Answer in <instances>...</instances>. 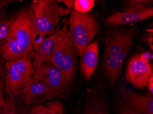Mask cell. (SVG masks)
Returning a JSON list of instances; mask_svg holds the SVG:
<instances>
[{
    "label": "cell",
    "instance_id": "1",
    "mask_svg": "<svg viewBox=\"0 0 153 114\" xmlns=\"http://www.w3.org/2000/svg\"><path fill=\"white\" fill-rule=\"evenodd\" d=\"M11 21L7 37L0 43V57L7 61L32 59L33 43L38 33L31 7L19 10Z\"/></svg>",
    "mask_w": 153,
    "mask_h": 114
},
{
    "label": "cell",
    "instance_id": "10",
    "mask_svg": "<svg viewBox=\"0 0 153 114\" xmlns=\"http://www.w3.org/2000/svg\"><path fill=\"white\" fill-rule=\"evenodd\" d=\"M24 104L25 106L36 105L56 97L66 98L63 95L42 81L33 79L24 94Z\"/></svg>",
    "mask_w": 153,
    "mask_h": 114
},
{
    "label": "cell",
    "instance_id": "18",
    "mask_svg": "<svg viewBox=\"0 0 153 114\" xmlns=\"http://www.w3.org/2000/svg\"><path fill=\"white\" fill-rule=\"evenodd\" d=\"M94 4V0H75L74 9L79 13H86L92 9Z\"/></svg>",
    "mask_w": 153,
    "mask_h": 114
},
{
    "label": "cell",
    "instance_id": "5",
    "mask_svg": "<svg viewBox=\"0 0 153 114\" xmlns=\"http://www.w3.org/2000/svg\"><path fill=\"white\" fill-rule=\"evenodd\" d=\"M68 24L70 36L81 56L98 32L99 24L91 14L79 13L73 9Z\"/></svg>",
    "mask_w": 153,
    "mask_h": 114
},
{
    "label": "cell",
    "instance_id": "7",
    "mask_svg": "<svg viewBox=\"0 0 153 114\" xmlns=\"http://www.w3.org/2000/svg\"><path fill=\"white\" fill-rule=\"evenodd\" d=\"M153 74V68L150 63L146 62L135 55L130 59L126 70V81L139 89L147 85L149 77Z\"/></svg>",
    "mask_w": 153,
    "mask_h": 114
},
{
    "label": "cell",
    "instance_id": "28",
    "mask_svg": "<svg viewBox=\"0 0 153 114\" xmlns=\"http://www.w3.org/2000/svg\"><path fill=\"white\" fill-rule=\"evenodd\" d=\"M146 38L148 43L150 46L151 49L153 50V33H151L149 36L147 37Z\"/></svg>",
    "mask_w": 153,
    "mask_h": 114
},
{
    "label": "cell",
    "instance_id": "26",
    "mask_svg": "<svg viewBox=\"0 0 153 114\" xmlns=\"http://www.w3.org/2000/svg\"><path fill=\"white\" fill-rule=\"evenodd\" d=\"M62 2L66 5L67 7V8L70 10L71 8H73L74 7V1L72 0H63L62 1Z\"/></svg>",
    "mask_w": 153,
    "mask_h": 114
},
{
    "label": "cell",
    "instance_id": "8",
    "mask_svg": "<svg viewBox=\"0 0 153 114\" xmlns=\"http://www.w3.org/2000/svg\"><path fill=\"white\" fill-rule=\"evenodd\" d=\"M137 31L136 26L120 27L111 30L105 38L104 60L115 55L127 44L134 42Z\"/></svg>",
    "mask_w": 153,
    "mask_h": 114
},
{
    "label": "cell",
    "instance_id": "6",
    "mask_svg": "<svg viewBox=\"0 0 153 114\" xmlns=\"http://www.w3.org/2000/svg\"><path fill=\"white\" fill-rule=\"evenodd\" d=\"M33 79L46 83L65 98L68 96L72 90L71 83L51 62L44 63L35 69Z\"/></svg>",
    "mask_w": 153,
    "mask_h": 114
},
{
    "label": "cell",
    "instance_id": "21",
    "mask_svg": "<svg viewBox=\"0 0 153 114\" xmlns=\"http://www.w3.org/2000/svg\"><path fill=\"white\" fill-rule=\"evenodd\" d=\"M15 101H11L9 97H6L4 102L0 109V114H10Z\"/></svg>",
    "mask_w": 153,
    "mask_h": 114
},
{
    "label": "cell",
    "instance_id": "4",
    "mask_svg": "<svg viewBox=\"0 0 153 114\" xmlns=\"http://www.w3.org/2000/svg\"><path fill=\"white\" fill-rule=\"evenodd\" d=\"M34 21L41 37L50 35L59 24L60 19L68 16L70 10L60 6L54 0H37L30 3Z\"/></svg>",
    "mask_w": 153,
    "mask_h": 114
},
{
    "label": "cell",
    "instance_id": "15",
    "mask_svg": "<svg viewBox=\"0 0 153 114\" xmlns=\"http://www.w3.org/2000/svg\"><path fill=\"white\" fill-rule=\"evenodd\" d=\"M99 43L97 40L90 43L81 56L80 69L86 80L91 77L97 67L99 61Z\"/></svg>",
    "mask_w": 153,
    "mask_h": 114
},
{
    "label": "cell",
    "instance_id": "23",
    "mask_svg": "<svg viewBox=\"0 0 153 114\" xmlns=\"http://www.w3.org/2000/svg\"><path fill=\"white\" fill-rule=\"evenodd\" d=\"M139 57L140 59L146 62L150 63V61L153 59L152 54L148 51L142 53L141 54L139 55Z\"/></svg>",
    "mask_w": 153,
    "mask_h": 114
},
{
    "label": "cell",
    "instance_id": "22",
    "mask_svg": "<svg viewBox=\"0 0 153 114\" xmlns=\"http://www.w3.org/2000/svg\"><path fill=\"white\" fill-rule=\"evenodd\" d=\"M13 1L9 0H0V22L4 20V15L3 9L4 7L13 2Z\"/></svg>",
    "mask_w": 153,
    "mask_h": 114
},
{
    "label": "cell",
    "instance_id": "12",
    "mask_svg": "<svg viewBox=\"0 0 153 114\" xmlns=\"http://www.w3.org/2000/svg\"><path fill=\"white\" fill-rule=\"evenodd\" d=\"M153 15V7L135 6L125 12H118L110 15L105 20V24L108 26L129 25L140 22Z\"/></svg>",
    "mask_w": 153,
    "mask_h": 114
},
{
    "label": "cell",
    "instance_id": "16",
    "mask_svg": "<svg viewBox=\"0 0 153 114\" xmlns=\"http://www.w3.org/2000/svg\"><path fill=\"white\" fill-rule=\"evenodd\" d=\"M30 114H64L63 104L59 101H52L46 103L33 105Z\"/></svg>",
    "mask_w": 153,
    "mask_h": 114
},
{
    "label": "cell",
    "instance_id": "27",
    "mask_svg": "<svg viewBox=\"0 0 153 114\" xmlns=\"http://www.w3.org/2000/svg\"><path fill=\"white\" fill-rule=\"evenodd\" d=\"M147 85L148 86V89L149 92L151 94H153V75L149 77Z\"/></svg>",
    "mask_w": 153,
    "mask_h": 114
},
{
    "label": "cell",
    "instance_id": "19",
    "mask_svg": "<svg viewBox=\"0 0 153 114\" xmlns=\"http://www.w3.org/2000/svg\"><path fill=\"white\" fill-rule=\"evenodd\" d=\"M125 1L127 10L135 6H142L147 7H151L153 2L152 0H129Z\"/></svg>",
    "mask_w": 153,
    "mask_h": 114
},
{
    "label": "cell",
    "instance_id": "9",
    "mask_svg": "<svg viewBox=\"0 0 153 114\" xmlns=\"http://www.w3.org/2000/svg\"><path fill=\"white\" fill-rule=\"evenodd\" d=\"M65 18L59 23L55 31L48 38L39 42H34L32 62L34 70L44 63L51 62L52 55Z\"/></svg>",
    "mask_w": 153,
    "mask_h": 114
},
{
    "label": "cell",
    "instance_id": "11",
    "mask_svg": "<svg viewBox=\"0 0 153 114\" xmlns=\"http://www.w3.org/2000/svg\"><path fill=\"white\" fill-rule=\"evenodd\" d=\"M109 101L103 83L94 85L87 91L82 114H109Z\"/></svg>",
    "mask_w": 153,
    "mask_h": 114
},
{
    "label": "cell",
    "instance_id": "14",
    "mask_svg": "<svg viewBox=\"0 0 153 114\" xmlns=\"http://www.w3.org/2000/svg\"><path fill=\"white\" fill-rule=\"evenodd\" d=\"M118 94L122 99L141 114H153V97L144 96L124 86H121Z\"/></svg>",
    "mask_w": 153,
    "mask_h": 114
},
{
    "label": "cell",
    "instance_id": "3",
    "mask_svg": "<svg viewBox=\"0 0 153 114\" xmlns=\"http://www.w3.org/2000/svg\"><path fill=\"white\" fill-rule=\"evenodd\" d=\"M78 54V50L69 32L68 20L66 18L61 28L51 63L60 70L71 84L75 78Z\"/></svg>",
    "mask_w": 153,
    "mask_h": 114
},
{
    "label": "cell",
    "instance_id": "17",
    "mask_svg": "<svg viewBox=\"0 0 153 114\" xmlns=\"http://www.w3.org/2000/svg\"><path fill=\"white\" fill-rule=\"evenodd\" d=\"M113 109L116 114H141L123 101L120 96H113Z\"/></svg>",
    "mask_w": 153,
    "mask_h": 114
},
{
    "label": "cell",
    "instance_id": "24",
    "mask_svg": "<svg viewBox=\"0 0 153 114\" xmlns=\"http://www.w3.org/2000/svg\"><path fill=\"white\" fill-rule=\"evenodd\" d=\"M0 58V94L2 93V88H3V77L4 71L3 69V64Z\"/></svg>",
    "mask_w": 153,
    "mask_h": 114
},
{
    "label": "cell",
    "instance_id": "2",
    "mask_svg": "<svg viewBox=\"0 0 153 114\" xmlns=\"http://www.w3.org/2000/svg\"><path fill=\"white\" fill-rule=\"evenodd\" d=\"M5 91L11 101L24 96L27 87L33 79L34 68L31 59L23 58L7 61L5 65Z\"/></svg>",
    "mask_w": 153,
    "mask_h": 114
},
{
    "label": "cell",
    "instance_id": "30",
    "mask_svg": "<svg viewBox=\"0 0 153 114\" xmlns=\"http://www.w3.org/2000/svg\"><path fill=\"white\" fill-rule=\"evenodd\" d=\"M20 114H29L27 113V111L26 110V109L23 108L21 109V113Z\"/></svg>",
    "mask_w": 153,
    "mask_h": 114
},
{
    "label": "cell",
    "instance_id": "13",
    "mask_svg": "<svg viewBox=\"0 0 153 114\" xmlns=\"http://www.w3.org/2000/svg\"><path fill=\"white\" fill-rule=\"evenodd\" d=\"M133 44V42H131L117 54L104 59V73L111 87H114L116 82L119 79L125 61Z\"/></svg>",
    "mask_w": 153,
    "mask_h": 114
},
{
    "label": "cell",
    "instance_id": "25",
    "mask_svg": "<svg viewBox=\"0 0 153 114\" xmlns=\"http://www.w3.org/2000/svg\"><path fill=\"white\" fill-rule=\"evenodd\" d=\"M21 110V108L20 107V106L18 105V104L15 102L10 114H20Z\"/></svg>",
    "mask_w": 153,
    "mask_h": 114
},
{
    "label": "cell",
    "instance_id": "20",
    "mask_svg": "<svg viewBox=\"0 0 153 114\" xmlns=\"http://www.w3.org/2000/svg\"><path fill=\"white\" fill-rule=\"evenodd\" d=\"M11 22V19H4L0 22V43L7 37Z\"/></svg>",
    "mask_w": 153,
    "mask_h": 114
},
{
    "label": "cell",
    "instance_id": "29",
    "mask_svg": "<svg viewBox=\"0 0 153 114\" xmlns=\"http://www.w3.org/2000/svg\"><path fill=\"white\" fill-rule=\"evenodd\" d=\"M4 102V99L3 94H0V109L1 108Z\"/></svg>",
    "mask_w": 153,
    "mask_h": 114
}]
</instances>
